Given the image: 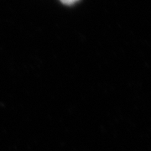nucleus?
I'll return each mask as SVG.
<instances>
[{
  "instance_id": "f257e3e1",
  "label": "nucleus",
  "mask_w": 151,
  "mask_h": 151,
  "mask_svg": "<svg viewBox=\"0 0 151 151\" xmlns=\"http://www.w3.org/2000/svg\"><path fill=\"white\" fill-rule=\"evenodd\" d=\"M65 4H73L74 3L77 2L78 0H60Z\"/></svg>"
}]
</instances>
